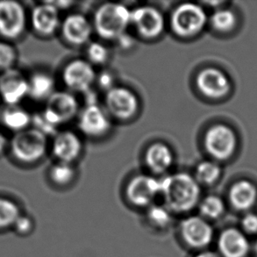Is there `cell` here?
<instances>
[{"instance_id": "1", "label": "cell", "mask_w": 257, "mask_h": 257, "mask_svg": "<svg viewBox=\"0 0 257 257\" xmlns=\"http://www.w3.org/2000/svg\"><path fill=\"white\" fill-rule=\"evenodd\" d=\"M160 197L173 214H184L199 205L201 185L190 174H171L161 179Z\"/></svg>"}, {"instance_id": "30", "label": "cell", "mask_w": 257, "mask_h": 257, "mask_svg": "<svg viewBox=\"0 0 257 257\" xmlns=\"http://www.w3.org/2000/svg\"><path fill=\"white\" fill-rule=\"evenodd\" d=\"M20 217L21 212L16 203L0 198V229L14 225Z\"/></svg>"}, {"instance_id": "17", "label": "cell", "mask_w": 257, "mask_h": 257, "mask_svg": "<svg viewBox=\"0 0 257 257\" xmlns=\"http://www.w3.org/2000/svg\"><path fill=\"white\" fill-rule=\"evenodd\" d=\"M28 97V79L21 71L13 69L1 73L0 98L8 106L20 105Z\"/></svg>"}, {"instance_id": "22", "label": "cell", "mask_w": 257, "mask_h": 257, "mask_svg": "<svg viewBox=\"0 0 257 257\" xmlns=\"http://www.w3.org/2000/svg\"><path fill=\"white\" fill-rule=\"evenodd\" d=\"M256 199L257 189L250 181H238L230 189V203L239 211L249 210L254 206Z\"/></svg>"}, {"instance_id": "24", "label": "cell", "mask_w": 257, "mask_h": 257, "mask_svg": "<svg viewBox=\"0 0 257 257\" xmlns=\"http://www.w3.org/2000/svg\"><path fill=\"white\" fill-rule=\"evenodd\" d=\"M221 167L216 161H203L197 165L193 177L200 185H212L221 176Z\"/></svg>"}, {"instance_id": "9", "label": "cell", "mask_w": 257, "mask_h": 257, "mask_svg": "<svg viewBox=\"0 0 257 257\" xmlns=\"http://www.w3.org/2000/svg\"><path fill=\"white\" fill-rule=\"evenodd\" d=\"M131 27L144 40H155L163 35L166 21L157 7L140 6L131 11Z\"/></svg>"}, {"instance_id": "36", "label": "cell", "mask_w": 257, "mask_h": 257, "mask_svg": "<svg viewBox=\"0 0 257 257\" xmlns=\"http://www.w3.org/2000/svg\"><path fill=\"white\" fill-rule=\"evenodd\" d=\"M10 148V141L7 138V136L0 132V156H2L9 150Z\"/></svg>"}, {"instance_id": "18", "label": "cell", "mask_w": 257, "mask_h": 257, "mask_svg": "<svg viewBox=\"0 0 257 257\" xmlns=\"http://www.w3.org/2000/svg\"><path fill=\"white\" fill-rule=\"evenodd\" d=\"M83 151V142L77 133L71 130L58 131L53 137L51 152L57 162L73 164Z\"/></svg>"}, {"instance_id": "5", "label": "cell", "mask_w": 257, "mask_h": 257, "mask_svg": "<svg viewBox=\"0 0 257 257\" xmlns=\"http://www.w3.org/2000/svg\"><path fill=\"white\" fill-rule=\"evenodd\" d=\"M29 25V14L22 4L14 0L0 1V37L12 42L21 38Z\"/></svg>"}, {"instance_id": "26", "label": "cell", "mask_w": 257, "mask_h": 257, "mask_svg": "<svg viewBox=\"0 0 257 257\" xmlns=\"http://www.w3.org/2000/svg\"><path fill=\"white\" fill-rule=\"evenodd\" d=\"M173 213L164 205H153L148 208L147 220L150 226L164 230L172 225Z\"/></svg>"}, {"instance_id": "28", "label": "cell", "mask_w": 257, "mask_h": 257, "mask_svg": "<svg viewBox=\"0 0 257 257\" xmlns=\"http://www.w3.org/2000/svg\"><path fill=\"white\" fill-rule=\"evenodd\" d=\"M75 177L76 170L72 164L57 162L49 171V178L54 184L59 186H66L71 184Z\"/></svg>"}, {"instance_id": "35", "label": "cell", "mask_w": 257, "mask_h": 257, "mask_svg": "<svg viewBox=\"0 0 257 257\" xmlns=\"http://www.w3.org/2000/svg\"><path fill=\"white\" fill-rule=\"evenodd\" d=\"M116 42L122 49H129L130 48H132L133 45H134L135 40L133 39L131 35L127 34V33H125V35H122L121 37H119Z\"/></svg>"}, {"instance_id": "31", "label": "cell", "mask_w": 257, "mask_h": 257, "mask_svg": "<svg viewBox=\"0 0 257 257\" xmlns=\"http://www.w3.org/2000/svg\"><path fill=\"white\" fill-rule=\"evenodd\" d=\"M17 50L10 42L0 41V72L15 69L17 63Z\"/></svg>"}, {"instance_id": "13", "label": "cell", "mask_w": 257, "mask_h": 257, "mask_svg": "<svg viewBox=\"0 0 257 257\" xmlns=\"http://www.w3.org/2000/svg\"><path fill=\"white\" fill-rule=\"evenodd\" d=\"M77 118L79 130L87 137L99 138L111 130V118L99 104H86Z\"/></svg>"}, {"instance_id": "10", "label": "cell", "mask_w": 257, "mask_h": 257, "mask_svg": "<svg viewBox=\"0 0 257 257\" xmlns=\"http://www.w3.org/2000/svg\"><path fill=\"white\" fill-rule=\"evenodd\" d=\"M161 196V180L146 174L136 175L125 187V197L137 207H150Z\"/></svg>"}, {"instance_id": "15", "label": "cell", "mask_w": 257, "mask_h": 257, "mask_svg": "<svg viewBox=\"0 0 257 257\" xmlns=\"http://www.w3.org/2000/svg\"><path fill=\"white\" fill-rule=\"evenodd\" d=\"M63 40L74 47L88 45L94 33L92 22L82 14H71L63 19L60 28Z\"/></svg>"}, {"instance_id": "20", "label": "cell", "mask_w": 257, "mask_h": 257, "mask_svg": "<svg viewBox=\"0 0 257 257\" xmlns=\"http://www.w3.org/2000/svg\"><path fill=\"white\" fill-rule=\"evenodd\" d=\"M249 247L246 235L240 230L234 228L223 231L218 240L219 254L223 257H245Z\"/></svg>"}, {"instance_id": "12", "label": "cell", "mask_w": 257, "mask_h": 257, "mask_svg": "<svg viewBox=\"0 0 257 257\" xmlns=\"http://www.w3.org/2000/svg\"><path fill=\"white\" fill-rule=\"evenodd\" d=\"M196 86L198 91L209 99H222L232 89L229 77L217 68L208 67L198 72L196 77Z\"/></svg>"}, {"instance_id": "2", "label": "cell", "mask_w": 257, "mask_h": 257, "mask_svg": "<svg viewBox=\"0 0 257 257\" xmlns=\"http://www.w3.org/2000/svg\"><path fill=\"white\" fill-rule=\"evenodd\" d=\"M131 11L123 4H102L91 21L94 32L104 41L116 42L131 27Z\"/></svg>"}, {"instance_id": "7", "label": "cell", "mask_w": 257, "mask_h": 257, "mask_svg": "<svg viewBox=\"0 0 257 257\" xmlns=\"http://www.w3.org/2000/svg\"><path fill=\"white\" fill-rule=\"evenodd\" d=\"M236 134L228 125L216 124L210 126L204 137L205 150L213 161H226L236 150Z\"/></svg>"}, {"instance_id": "25", "label": "cell", "mask_w": 257, "mask_h": 257, "mask_svg": "<svg viewBox=\"0 0 257 257\" xmlns=\"http://www.w3.org/2000/svg\"><path fill=\"white\" fill-rule=\"evenodd\" d=\"M209 23L214 31L221 34L229 33L236 26V15L230 9L219 8L209 18Z\"/></svg>"}, {"instance_id": "23", "label": "cell", "mask_w": 257, "mask_h": 257, "mask_svg": "<svg viewBox=\"0 0 257 257\" xmlns=\"http://www.w3.org/2000/svg\"><path fill=\"white\" fill-rule=\"evenodd\" d=\"M32 119L33 116L20 105H7V107L0 113L1 124L7 130L14 132V135L29 128L32 124Z\"/></svg>"}, {"instance_id": "6", "label": "cell", "mask_w": 257, "mask_h": 257, "mask_svg": "<svg viewBox=\"0 0 257 257\" xmlns=\"http://www.w3.org/2000/svg\"><path fill=\"white\" fill-rule=\"evenodd\" d=\"M79 112V103L72 92L56 90L46 101L45 107L41 113L50 125L58 129L77 117Z\"/></svg>"}, {"instance_id": "33", "label": "cell", "mask_w": 257, "mask_h": 257, "mask_svg": "<svg viewBox=\"0 0 257 257\" xmlns=\"http://www.w3.org/2000/svg\"><path fill=\"white\" fill-rule=\"evenodd\" d=\"M241 226L244 231L247 233H257V215L254 213H247L241 220Z\"/></svg>"}, {"instance_id": "4", "label": "cell", "mask_w": 257, "mask_h": 257, "mask_svg": "<svg viewBox=\"0 0 257 257\" xmlns=\"http://www.w3.org/2000/svg\"><path fill=\"white\" fill-rule=\"evenodd\" d=\"M48 149V136L35 127H29L14 135L10 140L9 151L19 163L34 164L45 157Z\"/></svg>"}, {"instance_id": "27", "label": "cell", "mask_w": 257, "mask_h": 257, "mask_svg": "<svg viewBox=\"0 0 257 257\" xmlns=\"http://www.w3.org/2000/svg\"><path fill=\"white\" fill-rule=\"evenodd\" d=\"M199 212L201 217L206 219H216L222 215L225 211V204L222 199L215 196L210 195L202 199L199 205Z\"/></svg>"}, {"instance_id": "8", "label": "cell", "mask_w": 257, "mask_h": 257, "mask_svg": "<svg viewBox=\"0 0 257 257\" xmlns=\"http://www.w3.org/2000/svg\"><path fill=\"white\" fill-rule=\"evenodd\" d=\"M104 108L111 118L128 121L139 111V97L129 88L116 85L105 92Z\"/></svg>"}, {"instance_id": "21", "label": "cell", "mask_w": 257, "mask_h": 257, "mask_svg": "<svg viewBox=\"0 0 257 257\" xmlns=\"http://www.w3.org/2000/svg\"><path fill=\"white\" fill-rule=\"evenodd\" d=\"M28 97L37 102L47 101L56 92L53 76L45 71H36L28 77Z\"/></svg>"}, {"instance_id": "11", "label": "cell", "mask_w": 257, "mask_h": 257, "mask_svg": "<svg viewBox=\"0 0 257 257\" xmlns=\"http://www.w3.org/2000/svg\"><path fill=\"white\" fill-rule=\"evenodd\" d=\"M62 79L70 92L85 94L96 83L97 73L86 59H75L63 68Z\"/></svg>"}, {"instance_id": "3", "label": "cell", "mask_w": 257, "mask_h": 257, "mask_svg": "<svg viewBox=\"0 0 257 257\" xmlns=\"http://www.w3.org/2000/svg\"><path fill=\"white\" fill-rule=\"evenodd\" d=\"M208 22L204 7L191 2L178 5L170 17L171 31L182 39L193 38L200 35Z\"/></svg>"}, {"instance_id": "32", "label": "cell", "mask_w": 257, "mask_h": 257, "mask_svg": "<svg viewBox=\"0 0 257 257\" xmlns=\"http://www.w3.org/2000/svg\"><path fill=\"white\" fill-rule=\"evenodd\" d=\"M96 83L100 88L101 90H104L107 92L108 90H111L115 85L114 77L110 71H102L100 73L97 75V79Z\"/></svg>"}, {"instance_id": "16", "label": "cell", "mask_w": 257, "mask_h": 257, "mask_svg": "<svg viewBox=\"0 0 257 257\" xmlns=\"http://www.w3.org/2000/svg\"><path fill=\"white\" fill-rule=\"evenodd\" d=\"M180 234L189 247L202 249L212 242L213 229L201 216H190L181 222Z\"/></svg>"}, {"instance_id": "34", "label": "cell", "mask_w": 257, "mask_h": 257, "mask_svg": "<svg viewBox=\"0 0 257 257\" xmlns=\"http://www.w3.org/2000/svg\"><path fill=\"white\" fill-rule=\"evenodd\" d=\"M14 226L17 230L18 233H21V234H26V233H28L31 231L32 227H33V222H32L30 218L26 217V216H21L16 220Z\"/></svg>"}, {"instance_id": "39", "label": "cell", "mask_w": 257, "mask_h": 257, "mask_svg": "<svg viewBox=\"0 0 257 257\" xmlns=\"http://www.w3.org/2000/svg\"><path fill=\"white\" fill-rule=\"evenodd\" d=\"M254 251H255V253H256L257 254V240L256 241H255V243H254Z\"/></svg>"}, {"instance_id": "37", "label": "cell", "mask_w": 257, "mask_h": 257, "mask_svg": "<svg viewBox=\"0 0 257 257\" xmlns=\"http://www.w3.org/2000/svg\"><path fill=\"white\" fill-rule=\"evenodd\" d=\"M51 3L55 6V7L58 9V10L61 12L62 10H65V9H68V8H70L73 3L72 2H70V1H65V2H63V1H58V2H53L51 1Z\"/></svg>"}, {"instance_id": "19", "label": "cell", "mask_w": 257, "mask_h": 257, "mask_svg": "<svg viewBox=\"0 0 257 257\" xmlns=\"http://www.w3.org/2000/svg\"><path fill=\"white\" fill-rule=\"evenodd\" d=\"M174 154L167 144L161 142L154 143L147 149L144 161L151 173L157 176L164 175L171 170L174 164Z\"/></svg>"}, {"instance_id": "38", "label": "cell", "mask_w": 257, "mask_h": 257, "mask_svg": "<svg viewBox=\"0 0 257 257\" xmlns=\"http://www.w3.org/2000/svg\"><path fill=\"white\" fill-rule=\"evenodd\" d=\"M194 257H219V255L212 251L204 250L198 253Z\"/></svg>"}, {"instance_id": "29", "label": "cell", "mask_w": 257, "mask_h": 257, "mask_svg": "<svg viewBox=\"0 0 257 257\" xmlns=\"http://www.w3.org/2000/svg\"><path fill=\"white\" fill-rule=\"evenodd\" d=\"M86 60L93 66H101L110 59V50L103 42H90L85 49Z\"/></svg>"}, {"instance_id": "14", "label": "cell", "mask_w": 257, "mask_h": 257, "mask_svg": "<svg viewBox=\"0 0 257 257\" xmlns=\"http://www.w3.org/2000/svg\"><path fill=\"white\" fill-rule=\"evenodd\" d=\"M62 20L60 11L51 2H43L33 7L29 14V25L36 35L50 37L60 31Z\"/></svg>"}]
</instances>
